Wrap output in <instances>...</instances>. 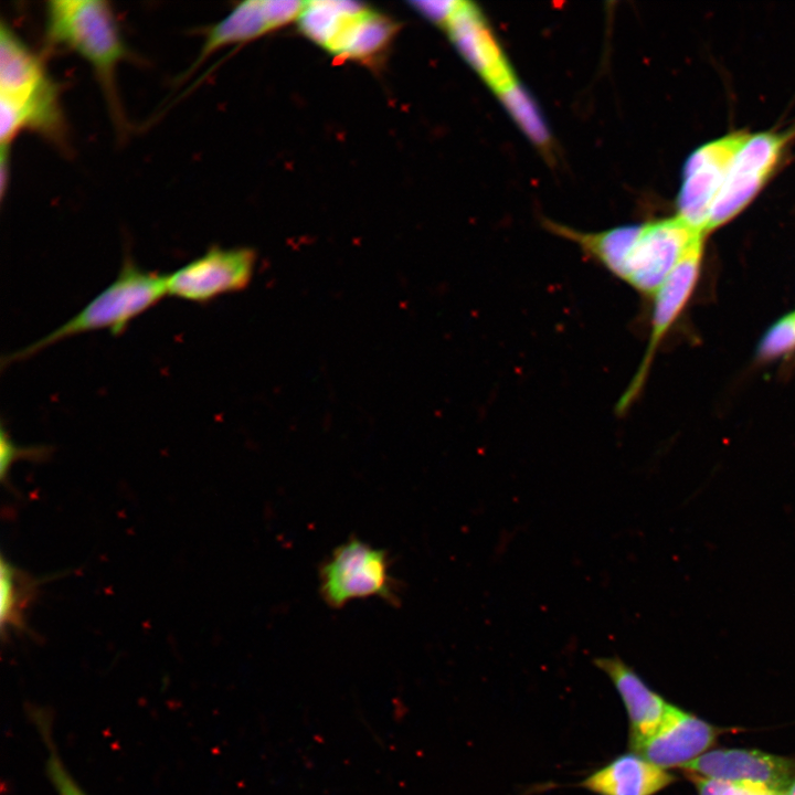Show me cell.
<instances>
[{
  "instance_id": "obj_24",
  "label": "cell",
  "mask_w": 795,
  "mask_h": 795,
  "mask_svg": "<svg viewBox=\"0 0 795 795\" xmlns=\"http://www.w3.org/2000/svg\"><path fill=\"white\" fill-rule=\"evenodd\" d=\"M787 793H789L791 795H795V781L793 782V784H792V785L789 786V788L787 789Z\"/></svg>"
},
{
  "instance_id": "obj_5",
  "label": "cell",
  "mask_w": 795,
  "mask_h": 795,
  "mask_svg": "<svg viewBox=\"0 0 795 795\" xmlns=\"http://www.w3.org/2000/svg\"><path fill=\"white\" fill-rule=\"evenodd\" d=\"M319 582L320 595L332 608L357 598L380 597L392 604L399 601L386 551L358 538L332 551L320 566Z\"/></svg>"
},
{
  "instance_id": "obj_8",
  "label": "cell",
  "mask_w": 795,
  "mask_h": 795,
  "mask_svg": "<svg viewBox=\"0 0 795 795\" xmlns=\"http://www.w3.org/2000/svg\"><path fill=\"white\" fill-rule=\"evenodd\" d=\"M749 136L729 135L702 146L688 159L678 199V216L695 231L706 233L712 203L735 155Z\"/></svg>"
},
{
  "instance_id": "obj_23",
  "label": "cell",
  "mask_w": 795,
  "mask_h": 795,
  "mask_svg": "<svg viewBox=\"0 0 795 795\" xmlns=\"http://www.w3.org/2000/svg\"><path fill=\"white\" fill-rule=\"evenodd\" d=\"M697 788L698 795H723L722 782L695 775H687Z\"/></svg>"
},
{
  "instance_id": "obj_10",
  "label": "cell",
  "mask_w": 795,
  "mask_h": 795,
  "mask_svg": "<svg viewBox=\"0 0 795 795\" xmlns=\"http://www.w3.org/2000/svg\"><path fill=\"white\" fill-rule=\"evenodd\" d=\"M782 145L783 139L775 134L748 137L712 203L706 232L729 221L748 204L775 166Z\"/></svg>"
},
{
  "instance_id": "obj_22",
  "label": "cell",
  "mask_w": 795,
  "mask_h": 795,
  "mask_svg": "<svg viewBox=\"0 0 795 795\" xmlns=\"http://www.w3.org/2000/svg\"><path fill=\"white\" fill-rule=\"evenodd\" d=\"M723 782L724 795H782L783 793L771 789L768 787L751 784V783H735V782Z\"/></svg>"
},
{
  "instance_id": "obj_2",
  "label": "cell",
  "mask_w": 795,
  "mask_h": 795,
  "mask_svg": "<svg viewBox=\"0 0 795 795\" xmlns=\"http://www.w3.org/2000/svg\"><path fill=\"white\" fill-rule=\"evenodd\" d=\"M45 41L89 64L115 120L121 125L116 72L129 56L113 8L104 0H53L45 6Z\"/></svg>"
},
{
  "instance_id": "obj_19",
  "label": "cell",
  "mask_w": 795,
  "mask_h": 795,
  "mask_svg": "<svg viewBox=\"0 0 795 795\" xmlns=\"http://www.w3.org/2000/svg\"><path fill=\"white\" fill-rule=\"evenodd\" d=\"M795 349V312L776 321L765 333L759 353L763 359H775Z\"/></svg>"
},
{
  "instance_id": "obj_15",
  "label": "cell",
  "mask_w": 795,
  "mask_h": 795,
  "mask_svg": "<svg viewBox=\"0 0 795 795\" xmlns=\"http://www.w3.org/2000/svg\"><path fill=\"white\" fill-rule=\"evenodd\" d=\"M594 665L607 675L622 698L629 721L632 749L654 734L669 703L619 657H598Z\"/></svg>"
},
{
  "instance_id": "obj_21",
  "label": "cell",
  "mask_w": 795,
  "mask_h": 795,
  "mask_svg": "<svg viewBox=\"0 0 795 795\" xmlns=\"http://www.w3.org/2000/svg\"><path fill=\"white\" fill-rule=\"evenodd\" d=\"M45 451L43 447H19L10 438L8 432L1 431V479H7L9 469L14 460L20 458H42Z\"/></svg>"
},
{
  "instance_id": "obj_12",
  "label": "cell",
  "mask_w": 795,
  "mask_h": 795,
  "mask_svg": "<svg viewBox=\"0 0 795 795\" xmlns=\"http://www.w3.org/2000/svg\"><path fill=\"white\" fill-rule=\"evenodd\" d=\"M724 729L670 704L658 729L630 749L661 768H682L716 744Z\"/></svg>"
},
{
  "instance_id": "obj_18",
  "label": "cell",
  "mask_w": 795,
  "mask_h": 795,
  "mask_svg": "<svg viewBox=\"0 0 795 795\" xmlns=\"http://www.w3.org/2000/svg\"><path fill=\"white\" fill-rule=\"evenodd\" d=\"M522 130L538 146L547 148L550 139L537 107L517 81L496 93Z\"/></svg>"
},
{
  "instance_id": "obj_1",
  "label": "cell",
  "mask_w": 795,
  "mask_h": 795,
  "mask_svg": "<svg viewBox=\"0 0 795 795\" xmlns=\"http://www.w3.org/2000/svg\"><path fill=\"white\" fill-rule=\"evenodd\" d=\"M64 144L65 121L59 88L43 61L4 22L0 26L1 158L22 130Z\"/></svg>"
},
{
  "instance_id": "obj_4",
  "label": "cell",
  "mask_w": 795,
  "mask_h": 795,
  "mask_svg": "<svg viewBox=\"0 0 795 795\" xmlns=\"http://www.w3.org/2000/svg\"><path fill=\"white\" fill-rule=\"evenodd\" d=\"M297 22L300 32L327 53L359 62L379 55L398 30L390 18L351 1L305 2Z\"/></svg>"
},
{
  "instance_id": "obj_13",
  "label": "cell",
  "mask_w": 795,
  "mask_h": 795,
  "mask_svg": "<svg viewBox=\"0 0 795 795\" xmlns=\"http://www.w3.org/2000/svg\"><path fill=\"white\" fill-rule=\"evenodd\" d=\"M304 6L292 0H247L236 4L208 29L192 70L221 49L251 42L297 21Z\"/></svg>"
},
{
  "instance_id": "obj_9",
  "label": "cell",
  "mask_w": 795,
  "mask_h": 795,
  "mask_svg": "<svg viewBox=\"0 0 795 795\" xmlns=\"http://www.w3.org/2000/svg\"><path fill=\"white\" fill-rule=\"evenodd\" d=\"M702 255V236L697 239L664 280L654 296L651 331L644 358L621 395L616 410L625 413L642 391L655 351L670 326L676 321L687 304L699 275Z\"/></svg>"
},
{
  "instance_id": "obj_16",
  "label": "cell",
  "mask_w": 795,
  "mask_h": 795,
  "mask_svg": "<svg viewBox=\"0 0 795 795\" xmlns=\"http://www.w3.org/2000/svg\"><path fill=\"white\" fill-rule=\"evenodd\" d=\"M676 780L667 770L629 752L593 772L581 786L596 795H656Z\"/></svg>"
},
{
  "instance_id": "obj_3",
  "label": "cell",
  "mask_w": 795,
  "mask_h": 795,
  "mask_svg": "<svg viewBox=\"0 0 795 795\" xmlns=\"http://www.w3.org/2000/svg\"><path fill=\"white\" fill-rule=\"evenodd\" d=\"M166 295V275L145 271L126 257L116 279L76 315L38 341L12 353L4 362L22 361L52 344L86 332L108 330L118 336Z\"/></svg>"
},
{
  "instance_id": "obj_17",
  "label": "cell",
  "mask_w": 795,
  "mask_h": 795,
  "mask_svg": "<svg viewBox=\"0 0 795 795\" xmlns=\"http://www.w3.org/2000/svg\"><path fill=\"white\" fill-rule=\"evenodd\" d=\"M1 629L21 630L24 628V612L33 598L35 582L17 569L3 555L1 558Z\"/></svg>"
},
{
  "instance_id": "obj_20",
  "label": "cell",
  "mask_w": 795,
  "mask_h": 795,
  "mask_svg": "<svg viewBox=\"0 0 795 795\" xmlns=\"http://www.w3.org/2000/svg\"><path fill=\"white\" fill-rule=\"evenodd\" d=\"M50 748L46 773L57 795H87L67 772L56 751L52 749V744Z\"/></svg>"
},
{
  "instance_id": "obj_6",
  "label": "cell",
  "mask_w": 795,
  "mask_h": 795,
  "mask_svg": "<svg viewBox=\"0 0 795 795\" xmlns=\"http://www.w3.org/2000/svg\"><path fill=\"white\" fill-rule=\"evenodd\" d=\"M255 262L256 255L251 248L213 246L166 275L168 295L205 304L243 290L253 277Z\"/></svg>"
},
{
  "instance_id": "obj_14",
  "label": "cell",
  "mask_w": 795,
  "mask_h": 795,
  "mask_svg": "<svg viewBox=\"0 0 795 795\" xmlns=\"http://www.w3.org/2000/svg\"><path fill=\"white\" fill-rule=\"evenodd\" d=\"M439 25L496 93L516 81L483 15L471 3L456 1Z\"/></svg>"
},
{
  "instance_id": "obj_11",
  "label": "cell",
  "mask_w": 795,
  "mask_h": 795,
  "mask_svg": "<svg viewBox=\"0 0 795 795\" xmlns=\"http://www.w3.org/2000/svg\"><path fill=\"white\" fill-rule=\"evenodd\" d=\"M687 775L757 784L785 793L795 781V759L752 749L710 750L685 765Z\"/></svg>"
},
{
  "instance_id": "obj_25",
  "label": "cell",
  "mask_w": 795,
  "mask_h": 795,
  "mask_svg": "<svg viewBox=\"0 0 795 795\" xmlns=\"http://www.w3.org/2000/svg\"><path fill=\"white\" fill-rule=\"evenodd\" d=\"M782 795H791V794H789V793H787V792H785V793H783Z\"/></svg>"
},
{
  "instance_id": "obj_7",
  "label": "cell",
  "mask_w": 795,
  "mask_h": 795,
  "mask_svg": "<svg viewBox=\"0 0 795 795\" xmlns=\"http://www.w3.org/2000/svg\"><path fill=\"white\" fill-rule=\"evenodd\" d=\"M702 233L679 216L643 224L621 280L645 295H654L690 245Z\"/></svg>"
}]
</instances>
